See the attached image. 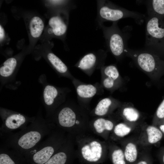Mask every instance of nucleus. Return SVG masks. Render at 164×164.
Returning <instances> with one entry per match:
<instances>
[{"mask_svg": "<svg viewBox=\"0 0 164 164\" xmlns=\"http://www.w3.org/2000/svg\"><path fill=\"white\" fill-rule=\"evenodd\" d=\"M118 22H113L112 25L108 27L103 24L98 26L102 30L108 50L119 61L125 56L128 37L125 32L120 29Z\"/></svg>", "mask_w": 164, "mask_h": 164, "instance_id": "nucleus-5", "label": "nucleus"}, {"mask_svg": "<svg viewBox=\"0 0 164 164\" xmlns=\"http://www.w3.org/2000/svg\"><path fill=\"white\" fill-rule=\"evenodd\" d=\"M110 157L113 164H128L123 149L116 147L111 151Z\"/></svg>", "mask_w": 164, "mask_h": 164, "instance_id": "nucleus-26", "label": "nucleus"}, {"mask_svg": "<svg viewBox=\"0 0 164 164\" xmlns=\"http://www.w3.org/2000/svg\"><path fill=\"white\" fill-rule=\"evenodd\" d=\"M47 58L53 67L60 75L70 78L72 80L74 78L65 64L55 54L52 53H50L47 55Z\"/></svg>", "mask_w": 164, "mask_h": 164, "instance_id": "nucleus-18", "label": "nucleus"}, {"mask_svg": "<svg viewBox=\"0 0 164 164\" xmlns=\"http://www.w3.org/2000/svg\"><path fill=\"white\" fill-rule=\"evenodd\" d=\"M29 27L31 36L34 38H38L41 35L44 27L42 19L38 16H34L31 19Z\"/></svg>", "mask_w": 164, "mask_h": 164, "instance_id": "nucleus-24", "label": "nucleus"}, {"mask_svg": "<svg viewBox=\"0 0 164 164\" xmlns=\"http://www.w3.org/2000/svg\"><path fill=\"white\" fill-rule=\"evenodd\" d=\"M80 153L83 160L90 163L101 162L105 157V151L102 144L95 140L84 145L81 148Z\"/></svg>", "mask_w": 164, "mask_h": 164, "instance_id": "nucleus-11", "label": "nucleus"}, {"mask_svg": "<svg viewBox=\"0 0 164 164\" xmlns=\"http://www.w3.org/2000/svg\"><path fill=\"white\" fill-rule=\"evenodd\" d=\"M54 123L50 119H44L39 113L34 120L26 128L2 138L4 144L22 155H26L37 146L46 136L52 133Z\"/></svg>", "mask_w": 164, "mask_h": 164, "instance_id": "nucleus-1", "label": "nucleus"}, {"mask_svg": "<svg viewBox=\"0 0 164 164\" xmlns=\"http://www.w3.org/2000/svg\"><path fill=\"white\" fill-rule=\"evenodd\" d=\"M107 56V53L101 49L89 52L82 56L74 66L90 76L95 70L104 66Z\"/></svg>", "mask_w": 164, "mask_h": 164, "instance_id": "nucleus-9", "label": "nucleus"}, {"mask_svg": "<svg viewBox=\"0 0 164 164\" xmlns=\"http://www.w3.org/2000/svg\"><path fill=\"white\" fill-rule=\"evenodd\" d=\"M66 90L51 84L45 85L43 92V101L47 118L51 117L65 101L67 91Z\"/></svg>", "mask_w": 164, "mask_h": 164, "instance_id": "nucleus-8", "label": "nucleus"}, {"mask_svg": "<svg viewBox=\"0 0 164 164\" xmlns=\"http://www.w3.org/2000/svg\"><path fill=\"white\" fill-rule=\"evenodd\" d=\"M72 82L75 86L78 99L80 102H88L95 95L103 93V88L101 84H86L74 78Z\"/></svg>", "mask_w": 164, "mask_h": 164, "instance_id": "nucleus-13", "label": "nucleus"}, {"mask_svg": "<svg viewBox=\"0 0 164 164\" xmlns=\"http://www.w3.org/2000/svg\"><path fill=\"white\" fill-rule=\"evenodd\" d=\"M128 164H135L139 156L138 151L136 144L133 141L127 142L123 149Z\"/></svg>", "mask_w": 164, "mask_h": 164, "instance_id": "nucleus-21", "label": "nucleus"}, {"mask_svg": "<svg viewBox=\"0 0 164 164\" xmlns=\"http://www.w3.org/2000/svg\"><path fill=\"white\" fill-rule=\"evenodd\" d=\"M0 115L2 123L0 128L1 138L18 130L23 129L32 123L36 116L28 117L24 114L0 107Z\"/></svg>", "mask_w": 164, "mask_h": 164, "instance_id": "nucleus-7", "label": "nucleus"}, {"mask_svg": "<svg viewBox=\"0 0 164 164\" xmlns=\"http://www.w3.org/2000/svg\"><path fill=\"white\" fill-rule=\"evenodd\" d=\"M97 21L98 26L106 21L118 22L128 18H132L136 23L141 25L146 19L143 14L128 10L108 0H97Z\"/></svg>", "mask_w": 164, "mask_h": 164, "instance_id": "nucleus-3", "label": "nucleus"}, {"mask_svg": "<svg viewBox=\"0 0 164 164\" xmlns=\"http://www.w3.org/2000/svg\"><path fill=\"white\" fill-rule=\"evenodd\" d=\"M159 159L160 164H164V151L159 156Z\"/></svg>", "mask_w": 164, "mask_h": 164, "instance_id": "nucleus-31", "label": "nucleus"}, {"mask_svg": "<svg viewBox=\"0 0 164 164\" xmlns=\"http://www.w3.org/2000/svg\"><path fill=\"white\" fill-rule=\"evenodd\" d=\"M163 136V134L157 126L146 125L142 128L138 141L143 146H148L158 142Z\"/></svg>", "mask_w": 164, "mask_h": 164, "instance_id": "nucleus-14", "label": "nucleus"}, {"mask_svg": "<svg viewBox=\"0 0 164 164\" xmlns=\"http://www.w3.org/2000/svg\"><path fill=\"white\" fill-rule=\"evenodd\" d=\"M63 133L54 131L26 156L35 164H44L65 142Z\"/></svg>", "mask_w": 164, "mask_h": 164, "instance_id": "nucleus-6", "label": "nucleus"}, {"mask_svg": "<svg viewBox=\"0 0 164 164\" xmlns=\"http://www.w3.org/2000/svg\"><path fill=\"white\" fill-rule=\"evenodd\" d=\"M49 24L51 27L50 32L56 36H62L65 35L67 31V24L59 15L52 17L49 20Z\"/></svg>", "mask_w": 164, "mask_h": 164, "instance_id": "nucleus-17", "label": "nucleus"}, {"mask_svg": "<svg viewBox=\"0 0 164 164\" xmlns=\"http://www.w3.org/2000/svg\"><path fill=\"white\" fill-rule=\"evenodd\" d=\"M125 56L131 58L136 65L154 82L160 83L164 77V60L145 50H135L127 47Z\"/></svg>", "mask_w": 164, "mask_h": 164, "instance_id": "nucleus-2", "label": "nucleus"}, {"mask_svg": "<svg viewBox=\"0 0 164 164\" xmlns=\"http://www.w3.org/2000/svg\"><path fill=\"white\" fill-rule=\"evenodd\" d=\"M122 103L112 97L101 99L94 109V114L96 116L103 117L111 114L117 108H118Z\"/></svg>", "mask_w": 164, "mask_h": 164, "instance_id": "nucleus-15", "label": "nucleus"}, {"mask_svg": "<svg viewBox=\"0 0 164 164\" xmlns=\"http://www.w3.org/2000/svg\"><path fill=\"white\" fill-rule=\"evenodd\" d=\"M118 110L120 116L128 124L136 126L142 119L141 112L131 103H122Z\"/></svg>", "mask_w": 164, "mask_h": 164, "instance_id": "nucleus-16", "label": "nucleus"}, {"mask_svg": "<svg viewBox=\"0 0 164 164\" xmlns=\"http://www.w3.org/2000/svg\"><path fill=\"white\" fill-rule=\"evenodd\" d=\"M100 70L101 85L103 88L113 92L122 87L124 81L115 65L104 66Z\"/></svg>", "mask_w": 164, "mask_h": 164, "instance_id": "nucleus-10", "label": "nucleus"}, {"mask_svg": "<svg viewBox=\"0 0 164 164\" xmlns=\"http://www.w3.org/2000/svg\"><path fill=\"white\" fill-rule=\"evenodd\" d=\"M164 119V98L158 107L153 118L152 125L157 126Z\"/></svg>", "mask_w": 164, "mask_h": 164, "instance_id": "nucleus-27", "label": "nucleus"}, {"mask_svg": "<svg viewBox=\"0 0 164 164\" xmlns=\"http://www.w3.org/2000/svg\"><path fill=\"white\" fill-rule=\"evenodd\" d=\"M145 50L161 57L164 53V21L158 17H146Z\"/></svg>", "mask_w": 164, "mask_h": 164, "instance_id": "nucleus-4", "label": "nucleus"}, {"mask_svg": "<svg viewBox=\"0 0 164 164\" xmlns=\"http://www.w3.org/2000/svg\"><path fill=\"white\" fill-rule=\"evenodd\" d=\"M135 164H153L151 157L148 155L144 154L139 157Z\"/></svg>", "mask_w": 164, "mask_h": 164, "instance_id": "nucleus-28", "label": "nucleus"}, {"mask_svg": "<svg viewBox=\"0 0 164 164\" xmlns=\"http://www.w3.org/2000/svg\"><path fill=\"white\" fill-rule=\"evenodd\" d=\"M164 134V119L157 126Z\"/></svg>", "mask_w": 164, "mask_h": 164, "instance_id": "nucleus-29", "label": "nucleus"}, {"mask_svg": "<svg viewBox=\"0 0 164 164\" xmlns=\"http://www.w3.org/2000/svg\"><path fill=\"white\" fill-rule=\"evenodd\" d=\"M63 144L44 164H66L67 163L68 156V145Z\"/></svg>", "mask_w": 164, "mask_h": 164, "instance_id": "nucleus-22", "label": "nucleus"}, {"mask_svg": "<svg viewBox=\"0 0 164 164\" xmlns=\"http://www.w3.org/2000/svg\"><path fill=\"white\" fill-rule=\"evenodd\" d=\"M17 65V60L14 57L5 60L0 68L1 79L5 81L11 78L13 76Z\"/></svg>", "mask_w": 164, "mask_h": 164, "instance_id": "nucleus-20", "label": "nucleus"}, {"mask_svg": "<svg viewBox=\"0 0 164 164\" xmlns=\"http://www.w3.org/2000/svg\"><path fill=\"white\" fill-rule=\"evenodd\" d=\"M5 32L3 28L1 25H0V40L2 41L5 37Z\"/></svg>", "mask_w": 164, "mask_h": 164, "instance_id": "nucleus-30", "label": "nucleus"}, {"mask_svg": "<svg viewBox=\"0 0 164 164\" xmlns=\"http://www.w3.org/2000/svg\"><path fill=\"white\" fill-rule=\"evenodd\" d=\"M148 15L155 16L162 19L164 16V0L145 1Z\"/></svg>", "mask_w": 164, "mask_h": 164, "instance_id": "nucleus-19", "label": "nucleus"}, {"mask_svg": "<svg viewBox=\"0 0 164 164\" xmlns=\"http://www.w3.org/2000/svg\"><path fill=\"white\" fill-rule=\"evenodd\" d=\"M93 126L97 133L102 134L112 131L115 125L114 122L110 119L99 118L94 121Z\"/></svg>", "mask_w": 164, "mask_h": 164, "instance_id": "nucleus-23", "label": "nucleus"}, {"mask_svg": "<svg viewBox=\"0 0 164 164\" xmlns=\"http://www.w3.org/2000/svg\"><path fill=\"white\" fill-rule=\"evenodd\" d=\"M135 125L128 124L125 122L115 125L113 128V133L117 137L123 138L129 134L134 128Z\"/></svg>", "mask_w": 164, "mask_h": 164, "instance_id": "nucleus-25", "label": "nucleus"}, {"mask_svg": "<svg viewBox=\"0 0 164 164\" xmlns=\"http://www.w3.org/2000/svg\"><path fill=\"white\" fill-rule=\"evenodd\" d=\"M50 119L55 122L59 127L64 130H68L75 124L77 118V114L70 106L65 105L56 110Z\"/></svg>", "mask_w": 164, "mask_h": 164, "instance_id": "nucleus-12", "label": "nucleus"}]
</instances>
